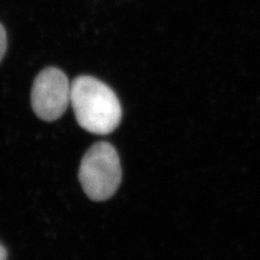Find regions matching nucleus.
Returning <instances> with one entry per match:
<instances>
[{"label": "nucleus", "mask_w": 260, "mask_h": 260, "mask_svg": "<svg viewBox=\"0 0 260 260\" xmlns=\"http://www.w3.org/2000/svg\"><path fill=\"white\" fill-rule=\"evenodd\" d=\"M30 102L40 119H59L71 104V85L67 75L56 68L43 70L32 84Z\"/></svg>", "instance_id": "7ed1b4c3"}, {"label": "nucleus", "mask_w": 260, "mask_h": 260, "mask_svg": "<svg viewBox=\"0 0 260 260\" xmlns=\"http://www.w3.org/2000/svg\"><path fill=\"white\" fill-rule=\"evenodd\" d=\"M7 31L4 27V25L0 23V62L3 61L4 56L7 51Z\"/></svg>", "instance_id": "20e7f679"}, {"label": "nucleus", "mask_w": 260, "mask_h": 260, "mask_svg": "<svg viewBox=\"0 0 260 260\" xmlns=\"http://www.w3.org/2000/svg\"><path fill=\"white\" fill-rule=\"evenodd\" d=\"M8 258V254L6 248L0 244V260H7Z\"/></svg>", "instance_id": "39448f33"}, {"label": "nucleus", "mask_w": 260, "mask_h": 260, "mask_svg": "<svg viewBox=\"0 0 260 260\" xmlns=\"http://www.w3.org/2000/svg\"><path fill=\"white\" fill-rule=\"evenodd\" d=\"M78 178L87 197L95 202L107 201L121 181L118 153L109 142H96L81 159Z\"/></svg>", "instance_id": "f03ea898"}, {"label": "nucleus", "mask_w": 260, "mask_h": 260, "mask_svg": "<svg viewBox=\"0 0 260 260\" xmlns=\"http://www.w3.org/2000/svg\"><path fill=\"white\" fill-rule=\"evenodd\" d=\"M71 105L78 125L94 135H109L121 120V107L112 89L92 76H78L71 84Z\"/></svg>", "instance_id": "f257e3e1"}]
</instances>
